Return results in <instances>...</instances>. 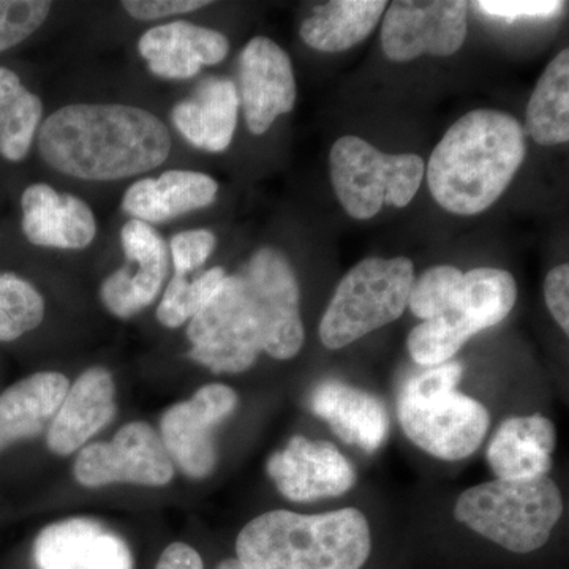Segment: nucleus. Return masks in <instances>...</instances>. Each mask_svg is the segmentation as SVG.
<instances>
[{"label": "nucleus", "mask_w": 569, "mask_h": 569, "mask_svg": "<svg viewBox=\"0 0 569 569\" xmlns=\"http://www.w3.org/2000/svg\"><path fill=\"white\" fill-rule=\"evenodd\" d=\"M301 291L290 261L263 247L239 274L227 276L187 328L190 358L216 373L249 370L258 355L295 358L305 346Z\"/></svg>", "instance_id": "obj_1"}, {"label": "nucleus", "mask_w": 569, "mask_h": 569, "mask_svg": "<svg viewBox=\"0 0 569 569\" xmlns=\"http://www.w3.org/2000/svg\"><path fill=\"white\" fill-rule=\"evenodd\" d=\"M39 151L44 162L70 178L119 181L163 164L171 134L142 108L69 104L41 123Z\"/></svg>", "instance_id": "obj_2"}, {"label": "nucleus", "mask_w": 569, "mask_h": 569, "mask_svg": "<svg viewBox=\"0 0 569 569\" xmlns=\"http://www.w3.org/2000/svg\"><path fill=\"white\" fill-rule=\"evenodd\" d=\"M527 156V133L508 112L475 110L449 127L427 164L433 200L477 216L505 193Z\"/></svg>", "instance_id": "obj_3"}, {"label": "nucleus", "mask_w": 569, "mask_h": 569, "mask_svg": "<svg viewBox=\"0 0 569 569\" xmlns=\"http://www.w3.org/2000/svg\"><path fill=\"white\" fill-rule=\"evenodd\" d=\"M370 550L369 522L356 508L321 515L277 509L250 520L236 539L246 569H361Z\"/></svg>", "instance_id": "obj_4"}, {"label": "nucleus", "mask_w": 569, "mask_h": 569, "mask_svg": "<svg viewBox=\"0 0 569 569\" xmlns=\"http://www.w3.org/2000/svg\"><path fill=\"white\" fill-rule=\"evenodd\" d=\"M561 515L563 498L549 477L482 482L463 490L455 507L460 523L515 553L541 549Z\"/></svg>", "instance_id": "obj_5"}, {"label": "nucleus", "mask_w": 569, "mask_h": 569, "mask_svg": "<svg viewBox=\"0 0 569 569\" xmlns=\"http://www.w3.org/2000/svg\"><path fill=\"white\" fill-rule=\"evenodd\" d=\"M413 282L408 258H366L337 284L320 321L321 343L340 350L392 323L406 312Z\"/></svg>", "instance_id": "obj_6"}, {"label": "nucleus", "mask_w": 569, "mask_h": 569, "mask_svg": "<svg viewBox=\"0 0 569 569\" xmlns=\"http://www.w3.org/2000/svg\"><path fill=\"white\" fill-rule=\"evenodd\" d=\"M518 299L515 277L503 269L466 272L455 298L440 316L422 321L408 336V351L418 365L451 361L471 337L505 320Z\"/></svg>", "instance_id": "obj_7"}, {"label": "nucleus", "mask_w": 569, "mask_h": 569, "mask_svg": "<svg viewBox=\"0 0 569 569\" xmlns=\"http://www.w3.org/2000/svg\"><path fill=\"white\" fill-rule=\"evenodd\" d=\"M329 162L337 198L358 220L372 219L385 206L406 208L426 173L421 157L383 153L353 134L335 142Z\"/></svg>", "instance_id": "obj_8"}, {"label": "nucleus", "mask_w": 569, "mask_h": 569, "mask_svg": "<svg viewBox=\"0 0 569 569\" xmlns=\"http://www.w3.org/2000/svg\"><path fill=\"white\" fill-rule=\"evenodd\" d=\"M397 415L406 436L427 455L462 460L481 447L490 426L488 408L462 392L400 391Z\"/></svg>", "instance_id": "obj_9"}, {"label": "nucleus", "mask_w": 569, "mask_h": 569, "mask_svg": "<svg viewBox=\"0 0 569 569\" xmlns=\"http://www.w3.org/2000/svg\"><path fill=\"white\" fill-rule=\"evenodd\" d=\"M74 479L84 488H102L112 482L167 486L174 467L148 422L126 425L110 443H92L81 449L73 467Z\"/></svg>", "instance_id": "obj_10"}, {"label": "nucleus", "mask_w": 569, "mask_h": 569, "mask_svg": "<svg viewBox=\"0 0 569 569\" xmlns=\"http://www.w3.org/2000/svg\"><path fill=\"white\" fill-rule=\"evenodd\" d=\"M467 10L463 0L392 2L381 28L385 54L395 62L415 61L422 54H455L466 41Z\"/></svg>", "instance_id": "obj_11"}, {"label": "nucleus", "mask_w": 569, "mask_h": 569, "mask_svg": "<svg viewBox=\"0 0 569 569\" xmlns=\"http://www.w3.org/2000/svg\"><path fill=\"white\" fill-rule=\"evenodd\" d=\"M238 407V395L227 385H206L186 402L164 411L160 430L163 447L189 478L203 479L217 462L212 432Z\"/></svg>", "instance_id": "obj_12"}, {"label": "nucleus", "mask_w": 569, "mask_h": 569, "mask_svg": "<svg viewBox=\"0 0 569 569\" xmlns=\"http://www.w3.org/2000/svg\"><path fill=\"white\" fill-rule=\"evenodd\" d=\"M239 104L253 134L271 129L295 108L296 80L290 56L268 37H254L239 56Z\"/></svg>", "instance_id": "obj_13"}, {"label": "nucleus", "mask_w": 569, "mask_h": 569, "mask_svg": "<svg viewBox=\"0 0 569 569\" xmlns=\"http://www.w3.org/2000/svg\"><path fill=\"white\" fill-rule=\"evenodd\" d=\"M268 473L279 492L293 501L340 497L356 481L353 466L335 445L301 436L269 458Z\"/></svg>", "instance_id": "obj_14"}, {"label": "nucleus", "mask_w": 569, "mask_h": 569, "mask_svg": "<svg viewBox=\"0 0 569 569\" xmlns=\"http://www.w3.org/2000/svg\"><path fill=\"white\" fill-rule=\"evenodd\" d=\"M123 253L129 264L107 277L102 301L114 317L130 318L151 306L168 276V246L152 224L130 220L121 231Z\"/></svg>", "instance_id": "obj_15"}, {"label": "nucleus", "mask_w": 569, "mask_h": 569, "mask_svg": "<svg viewBox=\"0 0 569 569\" xmlns=\"http://www.w3.org/2000/svg\"><path fill=\"white\" fill-rule=\"evenodd\" d=\"M39 569H133V557L121 537L88 518L51 523L33 545Z\"/></svg>", "instance_id": "obj_16"}, {"label": "nucleus", "mask_w": 569, "mask_h": 569, "mask_svg": "<svg viewBox=\"0 0 569 569\" xmlns=\"http://www.w3.org/2000/svg\"><path fill=\"white\" fill-rule=\"evenodd\" d=\"M22 231L33 246L47 249H86L97 234L96 216L81 198L33 183L22 193Z\"/></svg>", "instance_id": "obj_17"}, {"label": "nucleus", "mask_w": 569, "mask_h": 569, "mask_svg": "<svg viewBox=\"0 0 569 569\" xmlns=\"http://www.w3.org/2000/svg\"><path fill=\"white\" fill-rule=\"evenodd\" d=\"M138 50L156 77L189 80L201 67L217 66L227 58L230 41L223 33L187 21H173L149 29Z\"/></svg>", "instance_id": "obj_18"}, {"label": "nucleus", "mask_w": 569, "mask_h": 569, "mask_svg": "<svg viewBox=\"0 0 569 569\" xmlns=\"http://www.w3.org/2000/svg\"><path fill=\"white\" fill-rule=\"evenodd\" d=\"M114 381L103 367H91L69 388L52 418L47 443L51 452L70 456L80 451L114 418Z\"/></svg>", "instance_id": "obj_19"}, {"label": "nucleus", "mask_w": 569, "mask_h": 569, "mask_svg": "<svg viewBox=\"0 0 569 569\" xmlns=\"http://www.w3.org/2000/svg\"><path fill=\"white\" fill-rule=\"evenodd\" d=\"M310 408L340 440L362 451L376 452L387 441V408L378 397L365 389L350 387L342 381H323L313 389Z\"/></svg>", "instance_id": "obj_20"}, {"label": "nucleus", "mask_w": 569, "mask_h": 569, "mask_svg": "<svg viewBox=\"0 0 569 569\" xmlns=\"http://www.w3.org/2000/svg\"><path fill=\"white\" fill-rule=\"evenodd\" d=\"M556 440V426L541 415L508 418L490 440L486 458L497 479L548 477Z\"/></svg>", "instance_id": "obj_21"}, {"label": "nucleus", "mask_w": 569, "mask_h": 569, "mask_svg": "<svg viewBox=\"0 0 569 569\" xmlns=\"http://www.w3.org/2000/svg\"><path fill=\"white\" fill-rule=\"evenodd\" d=\"M219 183L197 171L171 170L160 178L141 179L126 190L122 209L144 223L170 222L183 213L212 204Z\"/></svg>", "instance_id": "obj_22"}, {"label": "nucleus", "mask_w": 569, "mask_h": 569, "mask_svg": "<svg viewBox=\"0 0 569 569\" xmlns=\"http://www.w3.org/2000/svg\"><path fill=\"white\" fill-rule=\"evenodd\" d=\"M238 88L228 78L211 77L197 91L176 104L173 122L194 148L223 152L233 141L238 126Z\"/></svg>", "instance_id": "obj_23"}, {"label": "nucleus", "mask_w": 569, "mask_h": 569, "mask_svg": "<svg viewBox=\"0 0 569 569\" xmlns=\"http://www.w3.org/2000/svg\"><path fill=\"white\" fill-rule=\"evenodd\" d=\"M70 383L59 372H39L0 395V451L39 436L58 413Z\"/></svg>", "instance_id": "obj_24"}, {"label": "nucleus", "mask_w": 569, "mask_h": 569, "mask_svg": "<svg viewBox=\"0 0 569 569\" xmlns=\"http://www.w3.org/2000/svg\"><path fill=\"white\" fill-rule=\"evenodd\" d=\"M385 0H335L317 7L301 26L307 47L323 52L350 50L370 36L383 17Z\"/></svg>", "instance_id": "obj_25"}, {"label": "nucleus", "mask_w": 569, "mask_h": 569, "mask_svg": "<svg viewBox=\"0 0 569 569\" xmlns=\"http://www.w3.org/2000/svg\"><path fill=\"white\" fill-rule=\"evenodd\" d=\"M527 132L538 144H563L569 140V51L563 50L546 67L531 93L526 116Z\"/></svg>", "instance_id": "obj_26"}, {"label": "nucleus", "mask_w": 569, "mask_h": 569, "mask_svg": "<svg viewBox=\"0 0 569 569\" xmlns=\"http://www.w3.org/2000/svg\"><path fill=\"white\" fill-rule=\"evenodd\" d=\"M43 103L29 92L13 70L0 67V156L9 162L26 159L37 130Z\"/></svg>", "instance_id": "obj_27"}, {"label": "nucleus", "mask_w": 569, "mask_h": 569, "mask_svg": "<svg viewBox=\"0 0 569 569\" xmlns=\"http://www.w3.org/2000/svg\"><path fill=\"white\" fill-rule=\"evenodd\" d=\"M44 318V299L21 277L0 272V342L20 339L39 328Z\"/></svg>", "instance_id": "obj_28"}, {"label": "nucleus", "mask_w": 569, "mask_h": 569, "mask_svg": "<svg viewBox=\"0 0 569 569\" xmlns=\"http://www.w3.org/2000/svg\"><path fill=\"white\" fill-rule=\"evenodd\" d=\"M224 277L227 272L223 268L209 269L192 282L186 276L174 274L157 307V320L167 328H181L208 305Z\"/></svg>", "instance_id": "obj_29"}, {"label": "nucleus", "mask_w": 569, "mask_h": 569, "mask_svg": "<svg viewBox=\"0 0 569 569\" xmlns=\"http://www.w3.org/2000/svg\"><path fill=\"white\" fill-rule=\"evenodd\" d=\"M463 272L455 266H433L411 284L408 309L422 321L440 316L455 298Z\"/></svg>", "instance_id": "obj_30"}, {"label": "nucleus", "mask_w": 569, "mask_h": 569, "mask_svg": "<svg viewBox=\"0 0 569 569\" xmlns=\"http://www.w3.org/2000/svg\"><path fill=\"white\" fill-rule=\"evenodd\" d=\"M51 7L47 0H0V52L29 39L47 21Z\"/></svg>", "instance_id": "obj_31"}, {"label": "nucleus", "mask_w": 569, "mask_h": 569, "mask_svg": "<svg viewBox=\"0 0 569 569\" xmlns=\"http://www.w3.org/2000/svg\"><path fill=\"white\" fill-rule=\"evenodd\" d=\"M216 236L208 230L182 231L171 239V258L176 274L187 276L200 268L216 249Z\"/></svg>", "instance_id": "obj_32"}, {"label": "nucleus", "mask_w": 569, "mask_h": 569, "mask_svg": "<svg viewBox=\"0 0 569 569\" xmlns=\"http://www.w3.org/2000/svg\"><path fill=\"white\" fill-rule=\"evenodd\" d=\"M211 6L204 0H126L123 10L138 21H156L162 18L178 17L192 13Z\"/></svg>", "instance_id": "obj_33"}, {"label": "nucleus", "mask_w": 569, "mask_h": 569, "mask_svg": "<svg viewBox=\"0 0 569 569\" xmlns=\"http://www.w3.org/2000/svg\"><path fill=\"white\" fill-rule=\"evenodd\" d=\"M563 2H519V0H485L477 2V7L490 14V17L503 18V20L515 21L520 17H552L563 9Z\"/></svg>", "instance_id": "obj_34"}, {"label": "nucleus", "mask_w": 569, "mask_h": 569, "mask_svg": "<svg viewBox=\"0 0 569 569\" xmlns=\"http://www.w3.org/2000/svg\"><path fill=\"white\" fill-rule=\"evenodd\" d=\"M545 298L549 312L553 320L563 329L565 335L569 332V266L567 263L557 266L546 277Z\"/></svg>", "instance_id": "obj_35"}, {"label": "nucleus", "mask_w": 569, "mask_h": 569, "mask_svg": "<svg viewBox=\"0 0 569 569\" xmlns=\"http://www.w3.org/2000/svg\"><path fill=\"white\" fill-rule=\"evenodd\" d=\"M156 569H203V560L189 545L173 542L163 550Z\"/></svg>", "instance_id": "obj_36"}, {"label": "nucleus", "mask_w": 569, "mask_h": 569, "mask_svg": "<svg viewBox=\"0 0 569 569\" xmlns=\"http://www.w3.org/2000/svg\"><path fill=\"white\" fill-rule=\"evenodd\" d=\"M217 569H246L244 565L241 563L238 559H228L222 561V563L217 567Z\"/></svg>", "instance_id": "obj_37"}]
</instances>
